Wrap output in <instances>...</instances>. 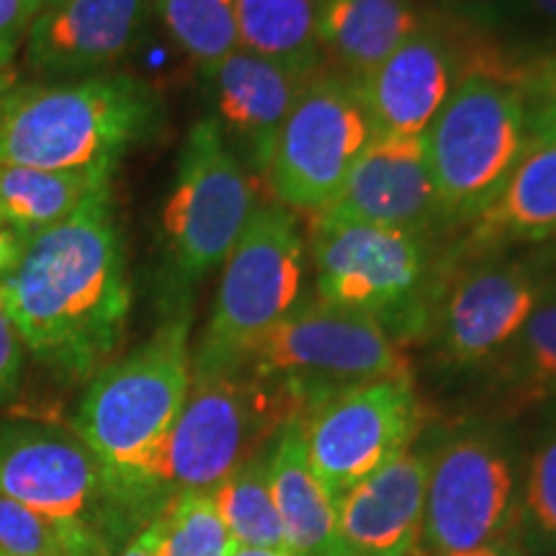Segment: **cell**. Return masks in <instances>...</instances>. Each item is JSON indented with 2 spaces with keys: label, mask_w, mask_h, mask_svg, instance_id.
Segmentation results:
<instances>
[{
  "label": "cell",
  "mask_w": 556,
  "mask_h": 556,
  "mask_svg": "<svg viewBox=\"0 0 556 556\" xmlns=\"http://www.w3.org/2000/svg\"><path fill=\"white\" fill-rule=\"evenodd\" d=\"M422 26L409 0H323L317 39L348 78L364 80Z\"/></svg>",
  "instance_id": "obj_22"
},
{
  "label": "cell",
  "mask_w": 556,
  "mask_h": 556,
  "mask_svg": "<svg viewBox=\"0 0 556 556\" xmlns=\"http://www.w3.org/2000/svg\"><path fill=\"white\" fill-rule=\"evenodd\" d=\"M144 0L45 3L26 31V65L39 75H80L114 65L129 52Z\"/></svg>",
  "instance_id": "obj_18"
},
{
  "label": "cell",
  "mask_w": 556,
  "mask_h": 556,
  "mask_svg": "<svg viewBox=\"0 0 556 556\" xmlns=\"http://www.w3.org/2000/svg\"><path fill=\"white\" fill-rule=\"evenodd\" d=\"M317 0H235L240 50L302 73H319Z\"/></svg>",
  "instance_id": "obj_25"
},
{
  "label": "cell",
  "mask_w": 556,
  "mask_h": 556,
  "mask_svg": "<svg viewBox=\"0 0 556 556\" xmlns=\"http://www.w3.org/2000/svg\"><path fill=\"white\" fill-rule=\"evenodd\" d=\"M45 5V0H0V70L16 75L13 58L21 45V37L29 31L31 21Z\"/></svg>",
  "instance_id": "obj_32"
},
{
  "label": "cell",
  "mask_w": 556,
  "mask_h": 556,
  "mask_svg": "<svg viewBox=\"0 0 556 556\" xmlns=\"http://www.w3.org/2000/svg\"><path fill=\"white\" fill-rule=\"evenodd\" d=\"M451 556H526V552L518 546V541H503V544L477 548V552H467V554H451Z\"/></svg>",
  "instance_id": "obj_38"
},
{
  "label": "cell",
  "mask_w": 556,
  "mask_h": 556,
  "mask_svg": "<svg viewBox=\"0 0 556 556\" xmlns=\"http://www.w3.org/2000/svg\"><path fill=\"white\" fill-rule=\"evenodd\" d=\"M471 45L475 37L462 39L438 21H422L397 52L356 80L374 135H426L469 70Z\"/></svg>",
  "instance_id": "obj_16"
},
{
  "label": "cell",
  "mask_w": 556,
  "mask_h": 556,
  "mask_svg": "<svg viewBox=\"0 0 556 556\" xmlns=\"http://www.w3.org/2000/svg\"><path fill=\"white\" fill-rule=\"evenodd\" d=\"M523 464L497 426L471 422L430 448L426 516L415 556H451L516 541Z\"/></svg>",
  "instance_id": "obj_8"
},
{
  "label": "cell",
  "mask_w": 556,
  "mask_h": 556,
  "mask_svg": "<svg viewBox=\"0 0 556 556\" xmlns=\"http://www.w3.org/2000/svg\"><path fill=\"white\" fill-rule=\"evenodd\" d=\"M268 448L235 469L208 492L232 544L287 548L268 484Z\"/></svg>",
  "instance_id": "obj_26"
},
{
  "label": "cell",
  "mask_w": 556,
  "mask_h": 556,
  "mask_svg": "<svg viewBox=\"0 0 556 556\" xmlns=\"http://www.w3.org/2000/svg\"><path fill=\"white\" fill-rule=\"evenodd\" d=\"M312 255L325 302L371 317L400 345L430 336L446 283L426 235L315 222Z\"/></svg>",
  "instance_id": "obj_5"
},
{
  "label": "cell",
  "mask_w": 556,
  "mask_h": 556,
  "mask_svg": "<svg viewBox=\"0 0 556 556\" xmlns=\"http://www.w3.org/2000/svg\"><path fill=\"white\" fill-rule=\"evenodd\" d=\"M268 484L289 554L332 556L336 552V497L312 467L302 417L289 420L270 443Z\"/></svg>",
  "instance_id": "obj_20"
},
{
  "label": "cell",
  "mask_w": 556,
  "mask_h": 556,
  "mask_svg": "<svg viewBox=\"0 0 556 556\" xmlns=\"http://www.w3.org/2000/svg\"><path fill=\"white\" fill-rule=\"evenodd\" d=\"M240 368L283 389L302 417L348 389L409 377L402 345L379 323L323 296H299Z\"/></svg>",
  "instance_id": "obj_6"
},
{
  "label": "cell",
  "mask_w": 556,
  "mask_h": 556,
  "mask_svg": "<svg viewBox=\"0 0 556 556\" xmlns=\"http://www.w3.org/2000/svg\"><path fill=\"white\" fill-rule=\"evenodd\" d=\"M229 544L212 495H178L160 513L157 556H227Z\"/></svg>",
  "instance_id": "obj_30"
},
{
  "label": "cell",
  "mask_w": 556,
  "mask_h": 556,
  "mask_svg": "<svg viewBox=\"0 0 556 556\" xmlns=\"http://www.w3.org/2000/svg\"><path fill=\"white\" fill-rule=\"evenodd\" d=\"M160 122V99L131 75H96L0 93V165L114 170Z\"/></svg>",
  "instance_id": "obj_3"
},
{
  "label": "cell",
  "mask_w": 556,
  "mask_h": 556,
  "mask_svg": "<svg viewBox=\"0 0 556 556\" xmlns=\"http://www.w3.org/2000/svg\"><path fill=\"white\" fill-rule=\"evenodd\" d=\"M212 83L219 119L245 144L250 163L261 173L289 111L312 75L248 50H235L204 67Z\"/></svg>",
  "instance_id": "obj_19"
},
{
  "label": "cell",
  "mask_w": 556,
  "mask_h": 556,
  "mask_svg": "<svg viewBox=\"0 0 556 556\" xmlns=\"http://www.w3.org/2000/svg\"><path fill=\"white\" fill-rule=\"evenodd\" d=\"M24 368V340L5 309L3 291H0V402L16 394Z\"/></svg>",
  "instance_id": "obj_33"
},
{
  "label": "cell",
  "mask_w": 556,
  "mask_h": 556,
  "mask_svg": "<svg viewBox=\"0 0 556 556\" xmlns=\"http://www.w3.org/2000/svg\"><path fill=\"white\" fill-rule=\"evenodd\" d=\"M304 240L281 204L255 208L225 261L212 317L191 353V374L240 368L253 345L302 296Z\"/></svg>",
  "instance_id": "obj_9"
},
{
  "label": "cell",
  "mask_w": 556,
  "mask_h": 556,
  "mask_svg": "<svg viewBox=\"0 0 556 556\" xmlns=\"http://www.w3.org/2000/svg\"><path fill=\"white\" fill-rule=\"evenodd\" d=\"M114 170H39L21 165H0V217L16 229L26 242L47 232L70 214L111 191Z\"/></svg>",
  "instance_id": "obj_23"
},
{
  "label": "cell",
  "mask_w": 556,
  "mask_h": 556,
  "mask_svg": "<svg viewBox=\"0 0 556 556\" xmlns=\"http://www.w3.org/2000/svg\"><path fill=\"white\" fill-rule=\"evenodd\" d=\"M13 86H16V75L3 73V70H0V93H5V90L13 88Z\"/></svg>",
  "instance_id": "obj_40"
},
{
  "label": "cell",
  "mask_w": 556,
  "mask_h": 556,
  "mask_svg": "<svg viewBox=\"0 0 556 556\" xmlns=\"http://www.w3.org/2000/svg\"><path fill=\"white\" fill-rule=\"evenodd\" d=\"M0 495L101 536L116 552L152 523L73 430L0 422Z\"/></svg>",
  "instance_id": "obj_10"
},
{
  "label": "cell",
  "mask_w": 556,
  "mask_h": 556,
  "mask_svg": "<svg viewBox=\"0 0 556 556\" xmlns=\"http://www.w3.org/2000/svg\"><path fill=\"white\" fill-rule=\"evenodd\" d=\"M227 556H291L289 548H274V546H240L229 544Z\"/></svg>",
  "instance_id": "obj_39"
},
{
  "label": "cell",
  "mask_w": 556,
  "mask_h": 556,
  "mask_svg": "<svg viewBox=\"0 0 556 556\" xmlns=\"http://www.w3.org/2000/svg\"><path fill=\"white\" fill-rule=\"evenodd\" d=\"M319 225H368L430 235L446 227L422 135H374Z\"/></svg>",
  "instance_id": "obj_15"
},
{
  "label": "cell",
  "mask_w": 556,
  "mask_h": 556,
  "mask_svg": "<svg viewBox=\"0 0 556 556\" xmlns=\"http://www.w3.org/2000/svg\"><path fill=\"white\" fill-rule=\"evenodd\" d=\"M253 212L248 173L229 152L219 122L193 124L163 208L165 240L178 281L189 287L222 266Z\"/></svg>",
  "instance_id": "obj_12"
},
{
  "label": "cell",
  "mask_w": 556,
  "mask_h": 556,
  "mask_svg": "<svg viewBox=\"0 0 556 556\" xmlns=\"http://www.w3.org/2000/svg\"><path fill=\"white\" fill-rule=\"evenodd\" d=\"M430 448L409 446L336 500L332 556H415L426 516Z\"/></svg>",
  "instance_id": "obj_17"
},
{
  "label": "cell",
  "mask_w": 556,
  "mask_h": 556,
  "mask_svg": "<svg viewBox=\"0 0 556 556\" xmlns=\"http://www.w3.org/2000/svg\"><path fill=\"white\" fill-rule=\"evenodd\" d=\"M503 413L556 402V289L541 299L510 345L492 361Z\"/></svg>",
  "instance_id": "obj_24"
},
{
  "label": "cell",
  "mask_w": 556,
  "mask_h": 556,
  "mask_svg": "<svg viewBox=\"0 0 556 556\" xmlns=\"http://www.w3.org/2000/svg\"><path fill=\"white\" fill-rule=\"evenodd\" d=\"M160 548V516L142 528L135 539L124 546L119 556H157Z\"/></svg>",
  "instance_id": "obj_36"
},
{
  "label": "cell",
  "mask_w": 556,
  "mask_h": 556,
  "mask_svg": "<svg viewBox=\"0 0 556 556\" xmlns=\"http://www.w3.org/2000/svg\"><path fill=\"white\" fill-rule=\"evenodd\" d=\"M554 289L556 274L536 263L497 255L475 263L443 287L430 330L438 356L456 371L490 366Z\"/></svg>",
  "instance_id": "obj_14"
},
{
  "label": "cell",
  "mask_w": 556,
  "mask_h": 556,
  "mask_svg": "<svg viewBox=\"0 0 556 556\" xmlns=\"http://www.w3.org/2000/svg\"><path fill=\"white\" fill-rule=\"evenodd\" d=\"M516 541L526 556H556V413L523 464Z\"/></svg>",
  "instance_id": "obj_28"
},
{
  "label": "cell",
  "mask_w": 556,
  "mask_h": 556,
  "mask_svg": "<svg viewBox=\"0 0 556 556\" xmlns=\"http://www.w3.org/2000/svg\"><path fill=\"white\" fill-rule=\"evenodd\" d=\"M523 62L475 39L469 70L422 135L446 225L475 222L531 142Z\"/></svg>",
  "instance_id": "obj_4"
},
{
  "label": "cell",
  "mask_w": 556,
  "mask_h": 556,
  "mask_svg": "<svg viewBox=\"0 0 556 556\" xmlns=\"http://www.w3.org/2000/svg\"><path fill=\"white\" fill-rule=\"evenodd\" d=\"M0 556H11V554H5V552H0Z\"/></svg>",
  "instance_id": "obj_42"
},
{
  "label": "cell",
  "mask_w": 556,
  "mask_h": 556,
  "mask_svg": "<svg viewBox=\"0 0 556 556\" xmlns=\"http://www.w3.org/2000/svg\"><path fill=\"white\" fill-rule=\"evenodd\" d=\"M371 139L358 83L340 73H315L278 131L263 176L281 206L319 214Z\"/></svg>",
  "instance_id": "obj_11"
},
{
  "label": "cell",
  "mask_w": 556,
  "mask_h": 556,
  "mask_svg": "<svg viewBox=\"0 0 556 556\" xmlns=\"http://www.w3.org/2000/svg\"><path fill=\"white\" fill-rule=\"evenodd\" d=\"M191 315L173 312L129 356L90 379L73 433L148 520L165 510L160 469L191 387Z\"/></svg>",
  "instance_id": "obj_2"
},
{
  "label": "cell",
  "mask_w": 556,
  "mask_h": 556,
  "mask_svg": "<svg viewBox=\"0 0 556 556\" xmlns=\"http://www.w3.org/2000/svg\"><path fill=\"white\" fill-rule=\"evenodd\" d=\"M26 245H29V242L21 238L9 222L0 217V281L16 270V266L26 253Z\"/></svg>",
  "instance_id": "obj_34"
},
{
  "label": "cell",
  "mask_w": 556,
  "mask_h": 556,
  "mask_svg": "<svg viewBox=\"0 0 556 556\" xmlns=\"http://www.w3.org/2000/svg\"><path fill=\"white\" fill-rule=\"evenodd\" d=\"M302 422L312 467L338 500L415 446L422 405L413 377H389L336 394Z\"/></svg>",
  "instance_id": "obj_13"
},
{
  "label": "cell",
  "mask_w": 556,
  "mask_h": 556,
  "mask_svg": "<svg viewBox=\"0 0 556 556\" xmlns=\"http://www.w3.org/2000/svg\"><path fill=\"white\" fill-rule=\"evenodd\" d=\"M556 240V137H531L516 168L475 219L471 242L492 250L510 242Z\"/></svg>",
  "instance_id": "obj_21"
},
{
  "label": "cell",
  "mask_w": 556,
  "mask_h": 556,
  "mask_svg": "<svg viewBox=\"0 0 556 556\" xmlns=\"http://www.w3.org/2000/svg\"><path fill=\"white\" fill-rule=\"evenodd\" d=\"M456 3L458 9H469V11H484V13H503V11H513L518 9L520 0H451Z\"/></svg>",
  "instance_id": "obj_37"
},
{
  "label": "cell",
  "mask_w": 556,
  "mask_h": 556,
  "mask_svg": "<svg viewBox=\"0 0 556 556\" xmlns=\"http://www.w3.org/2000/svg\"><path fill=\"white\" fill-rule=\"evenodd\" d=\"M0 552L11 556H119L86 528L0 495Z\"/></svg>",
  "instance_id": "obj_27"
},
{
  "label": "cell",
  "mask_w": 556,
  "mask_h": 556,
  "mask_svg": "<svg viewBox=\"0 0 556 556\" xmlns=\"http://www.w3.org/2000/svg\"><path fill=\"white\" fill-rule=\"evenodd\" d=\"M0 291L24 348L58 377L93 379L109 366L131 309L111 191L37 235Z\"/></svg>",
  "instance_id": "obj_1"
},
{
  "label": "cell",
  "mask_w": 556,
  "mask_h": 556,
  "mask_svg": "<svg viewBox=\"0 0 556 556\" xmlns=\"http://www.w3.org/2000/svg\"><path fill=\"white\" fill-rule=\"evenodd\" d=\"M520 90L531 137H556V47L523 62Z\"/></svg>",
  "instance_id": "obj_31"
},
{
  "label": "cell",
  "mask_w": 556,
  "mask_h": 556,
  "mask_svg": "<svg viewBox=\"0 0 556 556\" xmlns=\"http://www.w3.org/2000/svg\"><path fill=\"white\" fill-rule=\"evenodd\" d=\"M160 16L180 50L199 60L201 67L240 47L235 0H163Z\"/></svg>",
  "instance_id": "obj_29"
},
{
  "label": "cell",
  "mask_w": 556,
  "mask_h": 556,
  "mask_svg": "<svg viewBox=\"0 0 556 556\" xmlns=\"http://www.w3.org/2000/svg\"><path fill=\"white\" fill-rule=\"evenodd\" d=\"M302 417L283 389L245 368L191 374L160 469L165 503L178 495H208L222 479L266 451L278 430Z\"/></svg>",
  "instance_id": "obj_7"
},
{
  "label": "cell",
  "mask_w": 556,
  "mask_h": 556,
  "mask_svg": "<svg viewBox=\"0 0 556 556\" xmlns=\"http://www.w3.org/2000/svg\"><path fill=\"white\" fill-rule=\"evenodd\" d=\"M518 9L556 41V0H520Z\"/></svg>",
  "instance_id": "obj_35"
},
{
  "label": "cell",
  "mask_w": 556,
  "mask_h": 556,
  "mask_svg": "<svg viewBox=\"0 0 556 556\" xmlns=\"http://www.w3.org/2000/svg\"><path fill=\"white\" fill-rule=\"evenodd\" d=\"M45 3H58V0H45Z\"/></svg>",
  "instance_id": "obj_41"
}]
</instances>
